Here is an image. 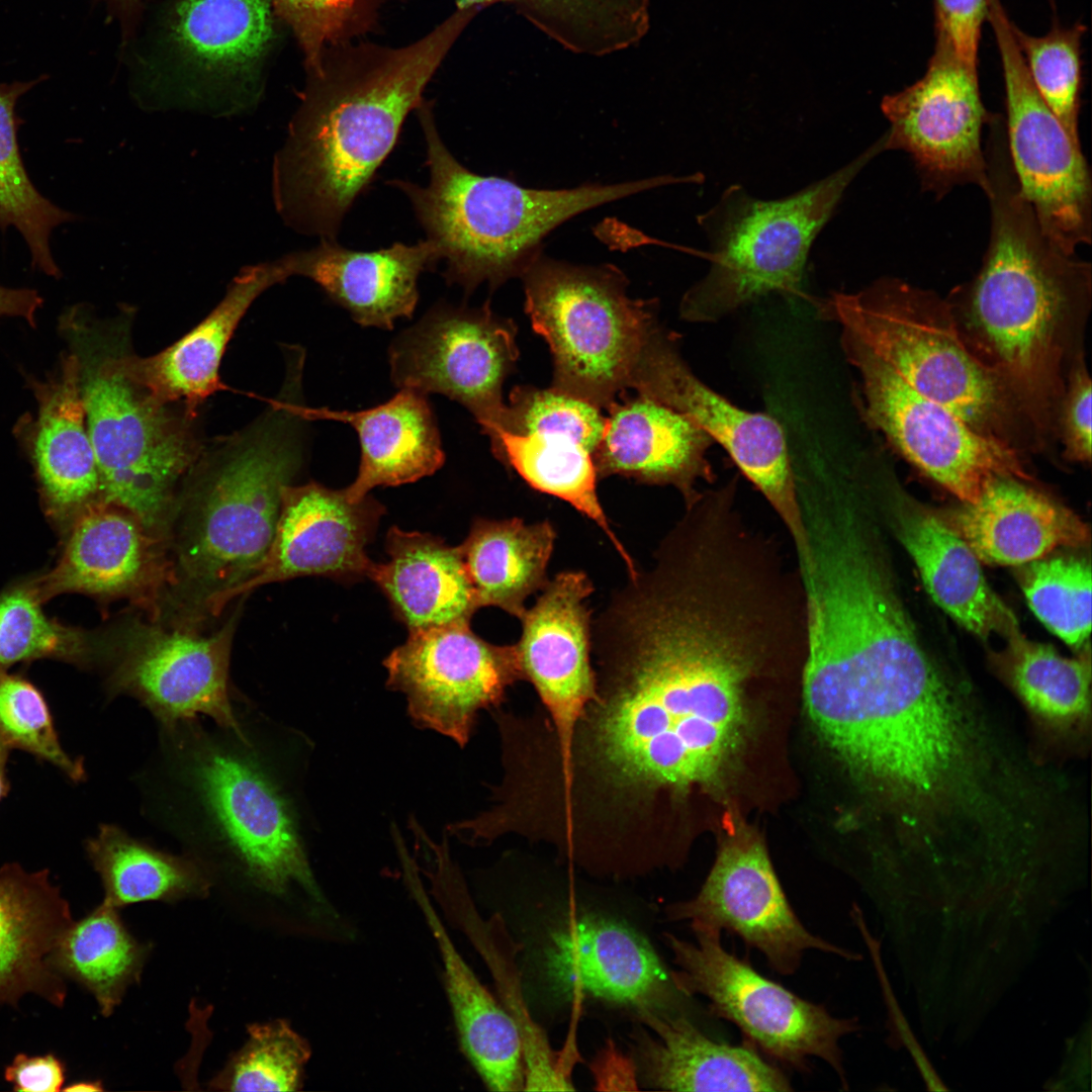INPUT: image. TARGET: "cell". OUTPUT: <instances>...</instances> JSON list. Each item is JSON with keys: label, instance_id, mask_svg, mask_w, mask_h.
Masks as SVG:
<instances>
[{"label": "cell", "instance_id": "6da1fadb", "mask_svg": "<svg viewBox=\"0 0 1092 1092\" xmlns=\"http://www.w3.org/2000/svg\"><path fill=\"white\" fill-rule=\"evenodd\" d=\"M797 644L779 602L736 571L697 558L638 569L592 618L595 694L557 778L571 820L619 852H653L663 811L727 770L749 680Z\"/></svg>", "mask_w": 1092, "mask_h": 1092}, {"label": "cell", "instance_id": "7a4b0ae2", "mask_svg": "<svg viewBox=\"0 0 1092 1092\" xmlns=\"http://www.w3.org/2000/svg\"><path fill=\"white\" fill-rule=\"evenodd\" d=\"M240 727L200 717L159 726L154 751L134 777L142 810L212 879L282 897L320 890L294 801L281 778L272 727L238 712Z\"/></svg>", "mask_w": 1092, "mask_h": 1092}, {"label": "cell", "instance_id": "3957f363", "mask_svg": "<svg viewBox=\"0 0 1092 1092\" xmlns=\"http://www.w3.org/2000/svg\"><path fill=\"white\" fill-rule=\"evenodd\" d=\"M457 6L421 39L387 48L331 46L307 72L286 140L274 156L277 213L296 233L338 241L356 199L389 156L408 113L477 13Z\"/></svg>", "mask_w": 1092, "mask_h": 1092}, {"label": "cell", "instance_id": "277c9868", "mask_svg": "<svg viewBox=\"0 0 1092 1092\" xmlns=\"http://www.w3.org/2000/svg\"><path fill=\"white\" fill-rule=\"evenodd\" d=\"M991 231L980 270L949 294L972 351L1004 382L1037 440L1057 430L1064 369L1091 302L1092 267L1056 246L1022 196L1001 133L988 138Z\"/></svg>", "mask_w": 1092, "mask_h": 1092}, {"label": "cell", "instance_id": "5b68a950", "mask_svg": "<svg viewBox=\"0 0 1092 1092\" xmlns=\"http://www.w3.org/2000/svg\"><path fill=\"white\" fill-rule=\"evenodd\" d=\"M188 472L178 491L166 548L170 576L159 620L196 629L226 606L271 545L281 490L302 462L303 421L291 397Z\"/></svg>", "mask_w": 1092, "mask_h": 1092}, {"label": "cell", "instance_id": "8992f818", "mask_svg": "<svg viewBox=\"0 0 1092 1092\" xmlns=\"http://www.w3.org/2000/svg\"><path fill=\"white\" fill-rule=\"evenodd\" d=\"M426 143L427 185L392 179L437 249L446 283L466 294L486 283L495 290L521 277L542 253L553 230L597 206L653 188L670 185V175L613 184L586 183L571 188L524 187L498 176L473 173L448 150L437 128L432 106L416 109Z\"/></svg>", "mask_w": 1092, "mask_h": 1092}, {"label": "cell", "instance_id": "52a82bcc", "mask_svg": "<svg viewBox=\"0 0 1092 1092\" xmlns=\"http://www.w3.org/2000/svg\"><path fill=\"white\" fill-rule=\"evenodd\" d=\"M817 310L916 391L1015 447L1013 433L1026 420L1004 382L965 341L947 299L883 277L855 292H832L817 300Z\"/></svg>", "mask_w": 1092, "mask_h": 1092}, {"label": "cell", "instance_id": "ba28073f", "mask_svg": "<svg viewBox=\"0 0 1092 1092\" xmlns=\"http://www.w3.org/2000/svg\"><path fill=\"white\" fill-rule=\"evenodd\" d=\"M885 151L884 135L858 157L780 199L726 188L697 216L710 244V268L679 303L680 317L716 323L762 296L800 294L811 246L861 169Z\"/></svg>", "mask_w": 1092, "mask_h": 1092}, {"label": "cell", "instance_id": "9c48e42d", "mask_svg": "<svg viewBox=\"0 0 1092 1092\" xmlns=\"http://www.w3.org/2000/svg\"><path fill=\"white\" fill-rule=\"evenodd\" d=\"M525 311L547 342L552 387L607 410L629 388L657 326L656 300L633 299L612 264L578 265L541 253L520 277Z\"/></svg>", "mask_w": 1092, "mask_h": 1092}, {"label": "cell", "instance_id": "30bf717a", "mask_svg": "<svg viewBox=\"0 0 1092 1092\" xmlns=\"http://www.w3.org/2000/svg\"><path fill=\"white\" fill-rule=\"evenodd\" d=\"M130 358L113 348L85 362L80 358L100 500L127 510L166 542L178 485L198 460L200 446L193 419L156 396L135 375Z\"/></svg>", "mask_w": 1092, "mask_h": 1092}, {"label": "cell", "instance_id": "8fae6325", "mask_svg": "<svg viewBox=\"0 0 1092 1092\" xmlns=\"http://www.w3.org/2000/svg\"><path fill=\"white\" fill-rule=\"evenodd\" d=\"M695 940L664 932L672 954L671 981L681 996L707 999L710 1013L733 1023L744 1041L771 1060L808 1072L812 1059L826 1063L847 1085L841 1039L859 1029L856 1018L832 1015L754 970L725 949L721 931L690 926Z\"/></svg>", "mask_w": 1092, "mask_h": 1092}, {"label": "cell", "instance_id": "7c38bea8", "mask_svg": "<svg viewBox=\"0 0 1092 1092\" xmlns=\"http://www.w3.org/2000/svg\"><path fill=\"white\" fill-rule=\"evenodd\" d=\"M840 345L857 374L855 405L913 466L964 503L996 478L1029 480L1018 450L975 429L949 407L919 393L849 332Z\"/></svg>", "mask_w": 1092, "mask_h": 1092}, {"label": "cell", "instance_id": "4fadbf2b", "mask_svg": "<svg viewBox=\"0 0 1092 1092\" xmlns=\"http://www.w3.org/2000/svg\"><path fill=\"white\" fill-rule=\"evenodd\" d=\"M269 0H173L164 30L168 79L145 107L242 114L261 97L274 38Z\"/></svg>", "mask_w": 1092, "mask_h": 1092}, {"label": "cell", "instance_id": "5bb4252c", "mask_svg": "<svg viewBox=\"0 0 1092 1092\" xmlns=\"http://www.w3.org/2000/svg\"><path fill=\"white\" fill-rule=\"evenodd\" d=\"M240 609L211 635L134 617L105 635L107 695L128 696L167 726L200 716L237 729L230 689L231 651Z\"/></svg>", "mask_w": 1092, "mask_h": 1092}, {"label": "cell", "instance_id": "9a60e30c", "mask_svg": "<svg viewBox=\"0 0 1092 1092\" xmlns=\"http://www.w3.org/2000/svg\"><path fill=\"white\" fill-rule=\"evenodd\" d=\"M1005 85L1009 159L1020 192L1044 235L1076 254L1092 239V180L1082 149L1036 91L999 0H989Z\"/></svg>", "mask_w": 1092, "mask_h": 1092}, {"label": "cell", "instance_id": "2e32d148", "mask_svg": "<svg viewBox=\"0 0 1092 1092\" xmlns=\"http://www.w3.org/2000/svg\"><path fill=\"white\" fill-rule=\"evenodd\" d=\"M629 388L685 415L721 445L771 506L794 546L804 544L796 471L776 419L740 408L708 386L684 359L679 336L660 323L639 354Z\"/></svg>", "mask_w": 1092, "mask_h": 1092}, {"label": "cell", "instance_id": "e0dca14e", "mask_svg": "<svg viewBox=\"0 0 1092 1092\" xmlns=\"http://www.w3.org/2000/svg\"><path fill=\"white\" fill-rule=\"evenodd\" d=\"M881 108L890 123L885 151L911 157L924 191L940 199L956 186L974 184L987 194L982 138L995 114L983 104L978 69L963 62L941 32L922 78L885 96Z\"/></svg>", "mask_w": 1092, "mask_h": 1092}, {"label": "cell", "instance_id": "ac0fdd59", "mask_svg": "<svg viewBox=\"0 0 1092 1092\" xmlns=\"http://www.w3.org/2000/svg\"><path fill=\"white\" fill-rule=\"evenodd\" d=\"M515 323L489 304L439 302L390 344L395 386L443 394L465 406L490 436L506 403L503 386L519 359Z\"/></svg>", "mask_w": 1092, "mask_h": 1092}, {"label": "cell", "instance_id": "d6986e66", "mask_svg": "<svg viewBox=\"0 0 1092 1092\" xmlns=\"http://www.w3.org/2000/svg\"><path fill=\"white\" fill-rule=\"evenodd\" d=\"M606 426L602 408L552 386H516L497 431L489 438L493 455L533 488L568 503L592 520L623 560L637 566L612 530L597 492L593 454Z\"/></svg>", "mask_w": 1092, "mask_h": 1092}, {"label": "cell", "instance_id": "ffe728a7", "mask_svg": "<svg viewBox=\"0 0 1092 1092\" xmlns=\"http://www.w3.org/2000/svg\"><path fill=\"white\" fill-rule=\"evenodd\" d=\"M387 687L401 692L415 724L467 744L478 713L498 708L524 679L515 645L489 643L454 622L410 632L383 661Z\"/></svg>", "mask_w": 1092, "mask_h": 1092}, {"label": "cell", "instance_id": "44dd1931", "mask_svg": "<svg viewBox=\"0 0 1092 1092\" xmlns=\"http://www.w3.org/2000/svg\"><path fill=\"white\" fill-rule=\"evenodd\" d=\"M541 590L519 619L522 634L516 647L523 677L534 687L547 715L526 716L523 734L532 754L557 761L565 757L575 725L595 694L587 603L594 586L582 570H565Z\"/></svg>", "mask_w": 1092, "mask_h": 1092}, {"label": "cell", "instance_id": "7402d4cb", "mask_svg": "<svg viewBox=\"0 0 1092 1092\" xmlns=\"http://www.w3.org/2000/svg\"><path fill=\"white\" fill-rule=\"evenodd\" d=\"M672 922L738 936L777 973L795 974L804 954L818 950L847 961L860 956L811 932L791 906L764 846L744 838L726 842L695 897L665 906Z\"/></svg>", "mask_w": 1092, "mask_h": 1092}, {"label": "cell", "instance_id": "603a6c76", "mask_svg": "<svg viewBox=\"0 0 1092 1092\" xmlns=\"http://www.w3.org/2000/svg\"><path fill=\"white\" fill-rule=\"evenodd\" d=\"M385 508L367 494L352 502L343 489L315 481L286 484L275 533L255 573L234 589L226 604L271 582L321 575L340 581L367 577L373 561L366 554Z\"/></svg>", "mask_w": 1092, "mask_h": 1092}, {"label": "cell", "instance_id": "cb8c5ba5", "mask_svg": "<svg viewBox=\"0 0 1092 1092\" xmlns=\"http://www.w3.org/2000/svg\"><path fill=\"white\" fill-rule=\"evenodd\" d=\"M56 566L33 578L41 602L67 593L100 601L127 599L157 621L169 582L170 561L161 539L127 510L98 500L65 535Z\"/></svg>", "mask_w": 1092, "mask_h": 1092}, {"label": "cell", "instance_id": "d4e9b609", "mask_svg": "<svg viewBox=\"0 0 1092 1092\" xmlns=\"http://www.w3.org/2000/svg\"><path fill=\"white\" fill-rule=\"evenodd\" d=\"M543 967L565 998H592L634 1015L679 1010L681 995L648 939L614 919L583 916L559 926L550 933Z\"/></svg>", "mask_w": 1092, "mask_h": 1092}, {"label": "cell", "instance_id": "484cf974", "mask_svg": "<svg viewBox=\"0 0 1092 1092\" xmlns=\"http://www.w3.org/2000/svg\"><path fill=\"white\" fill-rule=\"evenodd\" d=\"M593 460L598 478L620 475L650 485L673 486L685 505L713 483L708 453L714 440L688 417L646 395L626 392L608 408Z\"/></svg>", "mask_w": 1092, "mask_h": 1092}, {"label": "cell", "instance_id": "4316f807", "mask_svg": "<svg viewBox=\"0 0 1092 1092\" xmlns=\"http://www.w3.org/2000/svg\"><path fill=\"white\" fill-rule=\"evenodd\" d=\"M629 1037L636 1075L666 1091H791L787 1075L753 1046L717 1041L685 1014L643 1012Z\"/></svg>", "mask_w": 1092, "mask_h": 1092}, {"label": "cell", "instance_id": "83f0119b", "mask_svg": "<svg viewBox=\"0 0 1092 1092\" xmlns=\"http://www.w3.org/2000/svg\"><path fill=\"white\" fill-rule=\"evenodd\" d=\"M289 276H303L344 307L362 327L391 330L398 318H411L418 300V280L439 264L436 247L424 240L394 243L374 251H358L338 241L321 240L310 249L281 257Z\"/></svg>", "mask_w": 1092, "mask_h": 1092}, {"label": "cell", "instance_id": "f1b7e54d", "mask_svg": "<svg viewBox=\"0 0 1092 1092\" xmlns=\"http://www.w3.org/2000/svg\"><path fill=\"white\" fill-rule=\"evenodd\" d=\"M38 417L32 458L44 512L68 533L77 518L100 500V481L88 434L76 354L63 359L60 373L35 386Z\"/></svg>", "mask_w": 1092, "mask_h": 1092}, {"label": "cell", "instance_id": "f546056e", "mask_svg": "<svg viewBox=\"0 0 1092 1092\" xmlns=\"http://www.w3.org/2000/svg\"><path fill=\"white\" fill-rule=\"evenodd\" d=\"M72 922L48 870L30 873L16 862L0 869V1003L16 1006L35 994L63 1006L66 985L50 956Z\"/></svg>", "mask_w": 1092, "mask_h": 1092}, {"label": "cell", "instance_id": "4dcf8cb0", "mask_svg": "<svg viewBox=\"0 0 1092 1092\" xmlns=\"http://www.w3.org/2000/svg\"><path fill=\"white\" fill-rule=\"evenodd\" d=\"M306 421L331 420L357 433L361 459L354 481L345 488L352 502L376 486H397L434 474L445 462L440 433L428 394L400 388L389 400L361 411L306 407Z\"/></svg>", "mask_w": 1092, "mask_h": 1092}, {"label": "cell", "instance_id": "1f68e13d", "mask_svg": "<svg viewBox=\"0 0 1092 1092\" xmlns=\"http://www.w3.org/2000/svg\"><path fill=\"white\" fill-rule=\"evenodd\" d=\"M289 277L281 258L245 266L221 301L193 330L154 356L131 355L135 375L164 402H180L194 419L198 406L221 388V358L250 305L266 289Z\"/></svg>", "mask_w": 1092, "mask_h": 1092}, {"label": "cell", "instance_id": "d6a6232c", "mask_svg": "<svg viewBox=\"0 0 1092 1092\" xmlns=\"http://www.w3.org/2000/svg\"><path fill=\"white\" fill-rule=\"evenodd\" d=\"M952 525L979 560L996 565L1029 563L1089 539L1074 513L1012 477L994 479L976 502L965 503Z\"/></svg>", "mask_w": 1092, "mask_h": 1092}, {"label": "cell", "instance_id": "836d02e7", "mask_svg": "<svg viewBox=\"0 0 1092 1092\" xmlns=\"http://www.w3.org/2000/svg\"><path fill=\"white\" fill-rule=\"evenodd\" d=\"M385 547L389 560L373 562L367 577L410 632L470 622L480 607L459 546L430 533L392 527Z\"/></svg>", "mask_w": 1092, "mask_h": 1092}, {"label": "cell", "instance_id": "e575fe53", "mask_svg": "<svg viewBox=\"0 0 1092 1092\" xmlns=\"http://www.w3.org/2000/svg\"><path fill=\"white\" fill-rule=\"evenodd\" d=\"M897 529L927 593L948 616L983 639L1018 633L1014 614L989 586L979 558L950 526L929 513L911 512L898 516Z\"/></svg>", "mask_w": 1092, "mask_h": 1092}, {"label": "cell", "instance_id": "d590c367", "mask_svg": "<svg viewBox=\"0 0 1092 1092\" xmlns=\"http://www.w3.org/2000/svg\"><path fill=\"white\" fill-rule=\"evenodd\" d=\"M421 896L443 959L445 983L462 1050L491 1091H525L523 1046L513 1017L480 983Z\"/></svg>", "mask_w": 1092, "mask_h": 1092}, {"label": "cell", "instance_id": "8d00e7d4", "mask_svg": "<svg viewBox=\"0 0 1092 1092\" xmlns=\"http://www.w3.org/2000/svg\"><path fill=\"white\" fill-rule=\"evenodd\" d=\"M555 538L549 521L475 519L459 549L479 607L520 619L527 599L548 582Z\"/></svg>", "mask_w": 1092, "mask_h": 1092}, {"label": "cell", "instance_id": "74e56055", "mask_svg": "<svg viewBox=\"0 0 1092 1092\" xmlns=\"http://www.w3.org/2000/svg\"><path fill=\"white\" fill-rule=\"evenodd\" d=\"M85 849L103 889L102 901L126 905L206 897L213 882L191 856L160 850L115 824H102Z\"/></svg>", "mask_w": 1092, "mask_h": 1092}, {"label": "cell", "instance_id": "f35d334b", "mask_svg": "<svg viewBox=\"0 0 1092 1092\" xmlns=\"http://www.w3.org/2000/svg\"><path fill=\"white\" fill-rule=\"evenodd\" d=\"M1004 678L1025 707L1035 728L1055 739H1083L1090 724L1089 656L1068 658L1053 647L1008 638Z\"/></svg>", "mask_w": 1092, "mask_h": 1092}, {"label": "cell", "instance_id": "ab89813d", "mask_svg": "<svg viewBox=\"0 0 1092 1092\" xmlns=\"http://www.w3.org/2000/svg\"><path fill=\"white\" fill-rule=\"evenodd\" d=\"M150 949L130 934L118 908L102 901L82 919L73 920L50 963L62 977L87 989L101 1014L109 1016L127 988L140 981Z\"/></svg>", "mask_w": 1092, "mask_h": 1092}, {"label": "cell", "instance_id": "60d3db41", "mask_svg": "<svg viewBox=\"0 0 1092 1092\" xmlns=\"http://www.w3.org/2000/svg\"><path fill=\"white\" fill-rule=\"evenodd\" d=\"M498 2L512 4L564 49L596 57L636 44L650 23V0H458L457 6Z\"/></svg>", "mask_w": 1092, "mask_h": 1092}, {"label": "cell", "instance_id": "b9f144b4", "mask_svg": "<svg viewBox=\"0 0 1092 1092\" xmlns=\"http://www.w3.org/2000/svg\"><path fill=\"white\" fill-rule=\"evenodd\" d=\"M47 78L0 84V229L14 226L28 246L32 266L57 278L60 270L51 252V234L74 215L42 196L30 181L17 143L21 120L15 112L18 99Z\"/></svg>", "mask_w": 1092, "mask_h": 1092}, {"label": "cell", "instance_id": "7bdbcfd3", "mask_svg": "<svg viewBox=\"0 0 1092 1092\" xmlns=\"http://www.w3.org/2000/svg\"><path fill=\"white\" fill-rule=\"evenodd\" d=\"M41 604L32 579L0 594V670L40 658L80 667L103 662L104 634L51 619L42 611Z\"/></svg>", "mask_w": 1092, "mask_h": 1092}, {"label": "cell", "instance_id": "ee69618b", "mask_svg": "<svg viewBox=\"0 0 1092 1092\" xmlns=\"http://www.w3.org/2000/svg\"><path fill=\"white\" fill-rule=\"evenodd\" d=\"M248 1040L208 1083L219 1091H296L310 1056L307 1041L282 1019L248 1026Z\"/></svg>", "mask_w": 1092, "mask_h": 1092}, {"label": "cell", "instance_id": "f6af8a7d", "mask_svg": "<svg viewBox=\"0 0 1092 1092\" xmlns=\"http://www.w3.org/2000/svg\"><path fill=\"white\" fill-rule=\"evenodd\" d=\"M1012 33L1036 91L1060 120L1076 147L1079 135L1082 83L1081 40L1085 26L1054 22L1041 36L1025 33L1011 23Z\"/></svg>", "mask_w": 1092, "mask_h": 1092}, {"label": "cell", "instance_id": "bcb514c9", "mask_svg": "<svg viewBox=\"0 0 1092 1092\" xmlns=\"http://www.w3.org/2000/svg\"><path fill=\"white\" fill-rule=\"evenodd\" d=\"M1022 589L1034 615L1067 644L1079 647L1091 631V567L1084 559L1029 562Z\"/></svg>", "mask_w": 1092, "mask_h": 1092}, {"label": "cell", "instance_id": "7dc6e473", "mask_svg": "<svg viewBox=\"0 0 1092 1092\" xmlns=\"http://www.w3.org/2000/svg\"><path fill=\"white\" fill-rule=\"evenodd\" d=\"M0 737L17 748L49 762L73 782L85 779L80 758L62 747L48 704L28 680L0 670Z\"/></svg>", "mask_w": 1092, "mask_h": 1092}, {"label": "cell", "instance_id": "c3c4849f", "mask_svg": "<svg viewBox=\"0 0 1092 1092\" xmlns=\"http://www.w3.org/2000/svg\"><path fill=\"white\" fill-rule=\"evenodd\" d=\"M290 26L307 72L318 69L325 50L349 42L375 24L384 0H269Z\"/></svg>", "mask_w": 1092, "mask_h": 1092}, {"label": "cell", "instance_id": "681fc988", "mask_svg": "<svg viewBox=\"0 0 1092 1092\" xmlns=\"http://www.w3.org/2000/svg\"><path fill=\"white\" fill-rule=\"evenodd\" d=\"M1060 407L1058 429L1068 459L1091 460V379L1082 357L1073 360Z\"/></svg>", "mask_w": 1092, "mask_h": 1092}, {"label": "cell", "instance_id": "f907efd6", "mask_svg": "<svg viewBox=\"0 0 1092 1092\" xmlns=\"http://www.w3.org/2000/svg\"><path fill=\"white\" fill-rule=\"evenodd\" d=\"M936 31L941 32L968 66L978 69L981 28L989 0H934Z\"/></svg>", "mask_w": 1092, "mask_h": 1092}, {"label": "cell", "instance_id": "816d5d0a", "mask_svg": "<svg viewBox=\"0 0 1092 1092\" xmlns=\"http://www.w3.org/2000/svg\"><path fill=\"white\" fill-rule=\"evenodd\" d=\"M4 1078L15 1091L59 1092L65 1083L66 1067L54 1054H18L6 1067Z\"/></svg>", "mask_w": 1092, "mask_h": 1092}, {"label": "cell", "instance_id": "f5cc1de1", "mask_svg": "<svg viewBox=\"0 0 1092 1092\" xmlns=\"http://www.w3.org/2000/svg\"><path fill=\"white\" fill-rule=\"evenodd\" d=\"M41 303L42 298L36 290L0 285V317H21L34 326L35 314Z\"/></svg>", "mask_w": 1092, "mask_h": 1092}, {"label": "cell", "instance_id": "db71d44e", "mask_svg": "<svg viewBox=\"0 0 1092 1092\" xmlns=\"http://www.w3.org/2000/svg\"><path fill=\"white\" fill-rule=\"evenodd\" d=\"M124 22L130 21L138 13L141 0H104Z\"/></svg>", "mask_w": 1092, "mask_h": 1092}, {"label": "cell", "instance_id": "11a10c76", "mask_svg": "<svg viewBox=\"0 0 1092 1092\" xmlns=\"http://www.w3.org/2000/svg\"><path fill=\"white\" fill-rule=\"evenodd\" d=\"M11 747L8 743L0 737V801L7 795L9 791V781L7 778V762Z\"/></svg>", "mask_w": 1092, "mask_h": 1092}, {"label": "cell", "instance_id": "9f6ffc18", "mask_svg": "<svg viewBox=\"0 0 1092 1092\" xmlns=\"http://www.w3.org/2000/svg\"><path fill=\"white\" fill-rule=\"evenodd\" d=\"M65 1091H102L103 1086L99 1081H80L64 1088Z\"/></svg>", "mask_w": 1092, "mask_h": 1092}]
</instances>
